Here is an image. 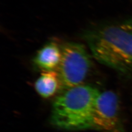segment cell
<instances>
[{
  "instance_id": "7a4b0ae2",
  "label": "cell",
  "mask_w": 132,
  "mask_h": 132,
  "mask_svg": "<svg viewBox=\"0 0 132 132\" xmlns=\"http://www.w3.org/2000/svg\"><path fill=\"white\" fill-rule=\"evenodd\" d=\"M100 92L89 85H79L64 90L52 105L50 121L59 129H92L96 101Z\"/></svg>"
},
{
  "instance_id": "6da1fadb",
  "label": "cell",
  "mask_w": 132,
  "mask_h": 132,
  "mask_svg": "<svg viewBox=\"0 0 132 132\" xmlns=\"http://www.w3.org/2000/svg\"><path fill=\"white\" fill-rule=\"evenodd\" d=\"M82 36L99 62L125 75L132 72V19L92 27Z\"/></svg>"
},
{
  "instance_id": "8992f818",
  "label": "cell",
  "mask_w": 132,
  "mask_h": 132,
  "mask_svg": "<svg viewBox=\"0 0 132 132\" xmlns=\"http://www.w3.org/2000/svg\"><path fill=\"white\" fill-rule=\"evenodd\" d=\"M36 92L45 98H50L61 90V83L59 74L56 71L43 72L35 82Z\"/></svg>"
},
{
  "instance_id": "5b68a950",
  "label": "cell",
  "mask_w": 132,
  "mask_h": 132,
  "mask_svg": "<svg viewBox=\"0 0 132 132\" xmlns=\"http://www.w3.org/2000/svg\"><path fill=\"white\" fill-rule=\"evenodd\" d=\"M61 57V47L52 41L45 44L37 52L33 62L43 72L55 71L59 69Z\"/></svg>"
},
{
  "instance_id": "277c9868",
  "label": "cell",
  "mask_w": 132,
  "mask_h": 132,
  "mask_svg": "<svg viewBox=\"0 0 132 132\" xmlns=\"http://www.w3.org/2000/svg\"><path fill=\"white\" fill-rule=\"evenodd\" d=\"M92 129L102 132H125L117 95L111 90L100 93L94 111Z\"/></svg>"
},
{
  "instance_id": "3957f363",
  "label": "cell",
  "mask_w": 132,
  "mask_h": 132,
  "mask_svg": "<svg viewBox=\"0 0 132 132\" xmlns=\"http://www.w3.org/2000/svg\"><path fill=\"white\" fill-rule=\"evenodd\" d=\"M62 57L58 69L61 90L81 85L91 67L89 56L83 45L67 43L61 47Z\"/></svg>"
}]
</instances>
